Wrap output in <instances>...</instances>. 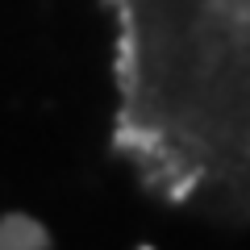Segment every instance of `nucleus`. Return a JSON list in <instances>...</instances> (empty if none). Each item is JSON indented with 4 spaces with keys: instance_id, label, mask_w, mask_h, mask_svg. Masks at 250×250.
<instances>
[{
    "instance_id": "f257e3e1",
    "label": "nucleus",
    "mask_w": 250,
    "mask_h": 250,
    "mask_svg": "<svg viewBox=\"0 0 250 250\" xmlns=\"http://www.w3.org/2000/svg\"><path fill=\"white\" fill-rule=\"evenodd\" d=\"M113 146L171 208L250 229V0H108Z\"/></svg>"
}]
</instances>
